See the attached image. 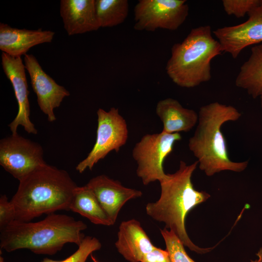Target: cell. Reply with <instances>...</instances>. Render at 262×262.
Listing matches in <instances>:
<instances>
[{"instance_id": "6da1fadb", "label": "cell", "mask_w": 262, "mask_h": 262, "mask_svg": "<svg viewBox=\"0 0 262 262\" xmlns=\"http://www.w3.org/2000/svg\"><path fill=\"white\" fill-rule=\"evenodd\" d=\"M10 200L16 220L29 222L43 214L69 210L77 185L69 174L47 164L19 181Z\"/></svg>"}, {"instance_id": "7a4b0ae2", "label": "cell", "mask_w": 262, "mask_h": 262, "mask_svg": "<svg viewBox=\"0 0 262 262\" xmlns=\"http://www.w3.org/2000/svg\"><path fill=\"white\" fill-rule=\"evenodd\" d=\"M197 165V161L189 165L180 161L179 169L173 174H167L160 181V196L156 202L147 203L146 211L154 220L164 223L165 228L172 230L184 246L203 254L212 248H201L193 243L185 226L188 213L210 197L208 193L195 189L192 182V176Z\"/></svg>"}, {"instance_id": "3957f363", "label": "cell", "mask_w": 262, "mask_h": 262, "mask_svg": "<svg viewBox=\"0 0 262 262\" xmlns=\"http://www.w3.org/2000/svg\"><path fill=\"white\" fill-rule=\"evenodd\" d=\"M85 223L63 214L52 213L32 222L15 220L0 229V246L8 252L28 249L37 254L53 255L66 243L78 246L85 237Z\"/></svg>"}, {"instance_id": "277c9868", "label": "cell", "mask_w": 262, "mask_h": 262, "mask_svg": "<svg viewBox=\"0 0 262 262\" xmlns=\"http://www.w3.org/2000/svg\"><path fill=\"white\" fill-rule=\"evenodd\" d=\"M198 115L197 125L189 139L188 147L197 159L199 169L209 177L223 171H244L248 161L230 160L221 130L226 122L238 120L241 113L232 106L214 102L201 106Z\"/></svg>"}, {"instance_id": "5b68a950", "label": "cell", "mask_w": 262, "mask_h": 262, "mask_svg": "<svg viewBox=\"0 0 262 262\" xmlns=\"http://www.w3.org/2000/svg\"><path fill=\"white\" fill-rule=\"evenodd\" d=\"M171 52L165 66L167 75L180 87L193 88L211 80V61L223 51L211 26L204 25L192 29L181 42L172 46Z\"/></svg>"}, {"instance_id": "8992f818", "label": "cell", "mask_w": 262, "mask_h": 262, "mask_svg": "<svg viewBox=\"0 0 262 262\" xmlns=\"http://www.w3.org/2000/svg\"><path fill=\"white\" fill-rule=\"evenodd\" d=\"M181 139L179 133L144 135L134 146L132 156L137 163L136 174L144 185L166 178L164 162L172 152L175 143Z\"/></svg>"}, {"instance_id": "52a82bcc", "label": "cell", "mask_w": 262, "mask_h": 262, "mask_svg": "<svg viewBox=\"0 0 262 262\" xmlns=\"http://www.w3.org/2000/svg\"><path fill=\"white\" fill-rule=\"evenodd\" d=\"M98 127L95 143L87 156L76 166L80 173L91 170L100 160L111 151L118 152L128 138L127 122L118 108L112 107L108 111L99 108L97 111Z\"/></svg>"}, {"instance_id": "ba28073f", "label": "cell", "mask_w": 262, "mask_h": 262, "mask_svg": "<svg viewBox=\"0 0 262 262\" xmlns=\"http://www.w3.org/2000/svg\"><path fill=\"white\" fill-rule=\"evenodd\" d=\"M185 0H139L134 8V29L154 32L177 30L189 13Z\"/></svg>"}, {"instance_id": "9c48e42d", "label": "cell", "mask_w": 262, "mask_h": 262, "mask_svg": "<svg viewBox=\"0 0 262 262\" xmlns=\"http://www.w3.org/2000/svg\"><path fill=\"white\" fill-rule=\"evenodd\" d=\"M42 146L38 143L12 134L0 141V164L19 181L47 163Z\"/></svg>"}, {"instance_id": "30bf717a", "label": "cell", "mask_w": 262, "mask_h": 262, "mask_svg": "<svg viewBox=\"0 0 262 262\" xmlns=\"http://www.w3.org/2000/svg\"><path fill=\"white\" fill-rule=\"evenodd\" d=\"M247 15L248 19L241 24L213 32L223 52L229 53L234 59L246 47L262 42V0Z\"/></svg>"}, {"instance_id": "8fae6325", "label": "cell", "mask_w": 262, "mask_h": 262, "mask_svg": "<svg viewBox=\"0 0 262 262\" xmlns=\"http://www.w3.org/2000/svg\"><path fill=\"white\" fill-rule=\"evenodd\" d=\"M1 65L3 71L11 82L18 104L17 114L8 125L12 134L16 133L19 126L28 133L37 134V130L30 119L29 91L25 73V66L21 57L1 54Z\"/></svg>"}, {"instance_id": "7c38bea8", "label": "cell", "mask_w": 262, "mask_h": 262, "mask_svg": "<svg viewBox=\"0 0 262 262\" xmlns=\"http://www.w3.org/2000/svg\"><path fill=\"white\" fill-rule=\"evenodd\" d=\"M24 62L30 77L32 88L37 97L38 105L47 116L48 121L53 122L56 119L54 110L60 106L63 99L70 93L43 70L34 55L25 54Z\"/></svg>"}, {"instance_id": "4fadbf2b", "label": "cell", "mask_w": 262, "mask_h": 262, "mask_svg": "<svg viewBox=\"0 0 262 262\" xmlns=\"http://www.w3.org/2000/svg\"><path fill=\"white\" fill-rule=\"evenodd\" d=\"M86 185L93 191L114 224L124 204L143 194L141 191L126 187L119 181L103 174L92 178Z\"/></svg>"}, {"instance_id": "5bb4252c", "label": "cell", "mask_w": 262, "mask_h": 262, "mask_svg": "<svg viewBox=\"0 0 262 262\" xmlns=\"http://www.w3.org/2000/svg\"><path fill=\"white\" fill-rule=\"evenodd\" d=\"M60 13L68 35L94 31L100 28L95 0H61Z\"/></svg>"}, {"instance_id": "9a60e30c", "label": "cell", "mask_w": 262, "mask_h": 262, "mask_svg": "<svg viewBox=\"0 0 262 262\" xmlns=\"http://www.w3.org/2000/svg\"><path fill=\"white\" fill-rule=\"evenodd\" d=\"M55 33L49 30L12 28L0 23V49L11 56L21 57L32 47L52 42Z\"/></svg>"}, {"instance_id": "2e32d148", "label": "cell", "mask_w": 262, "mask_h": 262, "mask_svg": "<svg viewBox=\"0 0 262 262\" xmlns=\"http://www.w3.org/2000/svg\"><path fill=\"white\" fill-rule=\"evenodd\" d=\"M115 246L118 252L130 262H141L143 256L155 247L140 223L134 219L121 223Z\"/></svg>"}, {"instance_id": "e0dca14e", "label": "cell", "mask_w": 262, "mask_h": 262, "mask_svg": "<svg viewBox=\"0 0 262 262\" xmlns=\"http://www.w3.org/2000/svg\"><path fill=\"white\" fill-rule=\"evenodd\" d=\"M156 113L168 133L190 131L198 122V115L193 110L185 108L176 99L166 98L160 100Z\"/></svg>"}, {"instance_id": "ac0fdd59", "label": "cell", "mask_w": 262, "mask_h": 262, "mask_svg": "<svg viewBox=\"0 0 262 262\" xmlns=\"http://www.w3.org/2000/svg\"><path fill=\"white\" fill-rule=\"evenodd\" d=\"M235 83L253 98L262 95V44L252 47L250 55L241 66Z\"/></svg>"}, {"instance_id": "d6986e66", "label": "cell", "mask_w": 262, "mask_h": 262, "mask_svg": "<svg viewBox=\"0 0 262 262\" xmlns=\"http://www.w3.org/2000/svg\"><path fill=\"white\" fill-rule=\"evenodd\" d=\"M69 210L81 214L96 225H114L93 191L86 185L77 186Z\"/></svg>"}, {"instance_id": "ffe728a7", "label": "cell", "mask_w": 262, "mask_h": 262, "mask_svg": "<svg viewBox=\"0 0 262 262\" xmlns=\"http://www.w3.org/2000/svg\"><path fill=\"white\" fill-rule=\"evenodd\" d=\"M95 6L100 28L112 27L122 23L129 13L127 0H95Z\"/></svg>"}, {"instance_id": "44dd1931", "label": "cell", "mask_w": 262, "mask_h": 262, "mask_svg": "<svg viewBox=\"0 0 262 262\" xmlns=\"http://www.w3.org/2000/svg\"><path fill=\"white\" fill-rule=\"evenodd\" d=\"M160 232L164 239L171 262H196L187 254L184 245L172 230L164 228L163 229H160Z\"/></svg>"}, {"instance_id": "7402d4cb", "label": "cell", "mask_w": 262, "mask_h": 262, "mask_svg": "<svg viewBox=\"0 0 262 262\" xmlns=\"http://www.w3.org/2000/svg\"><path fill=\"white\" fill-rule=\"evenodd\" d=\"M78 249L71 255L62 261H54L47 258L41 262H85L93 252L100 249L101 244L94 237L85 236L78 246Z\"/></svg>"}, {"instance_id": "603a6c76", "label": "cell", "mask_w": 262, "mask_h": 262, "mask_svg": "<svg viewBox=\"0 0 262 262\" xmlns=\"http://www.w3.org/2000/svg\"><path fill=\"white\" fill-rule=\"evenodd\" d=\"M261 0H223L222 4L228 15L237 18L244 17L260 2Z\"/></svg>"}, {"instance_id": "cb8c5ba5", "label": "cell", "mask_w": 262, "mask_h": 262, "mask_svg": "<svg viewBox=\"0 0 262 262\" xmlns=\"http://www.w3.org/2000/svg\"><path fill=\"white\" fill-rule=\"evenodd\" d=\"M16 220L15 212L11 202L6 195L0 197V229Z\"/></svg>"}, {"instance_id": "d4e9b609", "label": "cell", "mask_w": 262, "mask_h": 262, "mask_svg": "<svg viewBox=\"0 0 262 262\" xmlns=\"http://www.w3.org/2000/svg\"><path fill=\"white\" fill-rule=\"evenodd\" d=\"M141 262H171L168 251L156 246L150 251L146 253Z\"/></svg>"}, {"instance_id": "484cf974", "label": "cell", "mask_w": 262, "mask_h": 262, "mask_svg": "<svg viewBox=\"0 0 262 262\" xmlns=\"http://www.w3.org/2000/svg\"><path fill=\"white\" fill-rule=\"evenodd\" d=\"M257 259L251 260V262H262V247L260 248L256 254Z\"/></svg>"}, {"instance_id": "4316f807", "label": "cell", "mask_w": 262, "mask_h": 262, "mask_svg": "<svg viewBox=\"0 0 262 262\" xmlns=\"http://www.w3.org/2000/svg\"><path fill=\"white\" fill-rule=\"evenodd\" d=\"M91 257L92 259V260L94 262H98L97 260V259H96L95 257H94V256H93L92 254H91Z\"/></svg>"}, {"instance_id": "83f0119b", "label": "cell", "mask_w": 262, "mask_h": 262, "mask_svg": "<svg viewBox=\"0 0 262 262\" xmlns=\"http://www.w3.org/2000/svg\"><path fill=\"white\" fill-rule=\"evenodd\" d=\"M0 262H5L3 257L1 256L0 257Z\"/></svg>"}, {"instance_id": "f1b7e54d", "label": "cell", "mask_w": 262, "mask_h": 262, "mask_svg": "<svg viewBox=\"0 0 262 262\" xmlns=\"http://www.w3.org/2000/svg\"><path fill=\"white\" fill-rule=\"evenodd\" d=\"M260 98H261V105L262 108V95L260 97Z\"/></svg>"}]
</instances>
